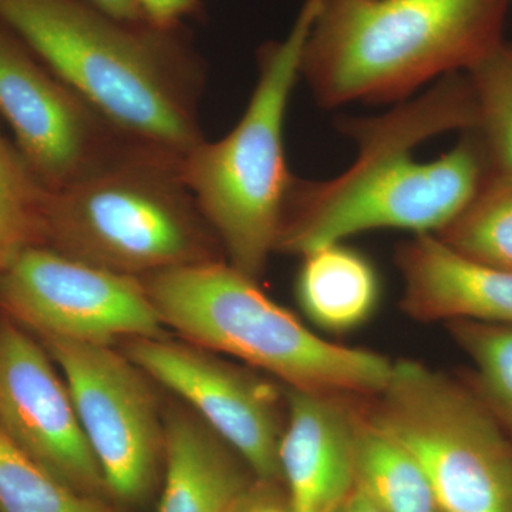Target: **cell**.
<instances>
[{
    "label": "cell",
    "instance_id": "ac0fdd59",
    "mask_svg": "<svg viewBox=\"0 0 512 512\" xmlns=\"http://www.w3.org/2000/svg\"><path fill=\"white\" fill-rule=\"evenodd\" d=\"M50 192L0 133V274L26 249L46 247Z\"/></svg>",
    "mask_w": 512,
    "mask_h": 512
},
{
    "label": "cell",
    "instance_id": "30bf717a",
    "mask_svg": "<svg viewBox=\"0 0 512 512\" xmlns=\"http://www.w3.org/2000/svg\"><path fill=\"white\" fill-rule=\"evenodd\" d=\"M0 116L47 190L83 180L131 143L0 23Z\"/></svg>",
    "mask_w": 512,
    "mask_h": 512
},
{
    "label": "cell",
    "instance_id": "ba28073f",
    "mask_svg": "<svg viewBox=\"0 0 512 512\" xmlns=\"http://www.w3.org/2000/svg\"><path fill=\"white\" fill-rule=\"evenodd\" d=\"M39 342L69 387L114 503L127 511L150 507L160 495L167 453L158 384L114 346Z\"/></svg>",
    "mask_w": 512,
    "mask_h": 512
},
{
    "label": "cell",
    "instance_id": "9c48e42d",
    "mask_svg": "<svg viewBox=\"0 0 512 512\" xmlns=\"http://www.w3.org/2000/svg\"><path fill=\"white\" fill-rule=\"evenodd\" d=\"M0 312L39 340L114 346L168 336L140 278L49 247L26 249L0 274Z\"/></svg>",
    "mask_w": 512,
    "mask_h": 512
},
{
    "label": "cell",
    "instance_id": "277c9868",
    "mask_svg": "<svg viewBox=\"0 0 512 512\" xmlns=\"http://www.w3.org/2000/svg\"><path fill=\"white\" fill-rule=\"evenodd\" d=\"M140 279L165 328L192 345L237 357L289 389L370 399L389 379V359L320 338L228 261Z\"/></svg>",
    "mask_w": 512,
    "mask_h": 512
},
{
    "label": "cell",
    "instance_id": "8992f818",
    "mask_svg": "<svg viewBox=\"0 0 512 512\" xmlns=\"http://www.w3.org/2000/svg\"><path fill=\"white\" fill-rule=\"evenodd\" d=\"M323 0H305L285 39L266 43L244 116L221 140H204L184 158L185 183L210 222L228 264L259 281L275 251L286 192L284 123L303 49Z\"/></svg>",
    "mask_w": 512,
    "mask_h": 512
},
{
    "label": "cell",
    "instance_id": "5bb4252c",
    "mask_svg": "<svg viewBox=\"0 0 512 512\" xmlns=\"http://www.w3.org/2000/svg\"><path fill=\"white\" fill-rule=\"evenodd\" d=\"M402 308L421 322L470 320L512 325V271L450 247L430 234L397 249Z\"/></svg>",
    "mask_w": 512,
    "mask_h": 512
},
{
    "label": "cell",
    "instance_id": "52a82bcc",
    "mask_svg": "<svg viewBox=\"0 0 512 512\" xmlns=\"http://www.w3.org/2000/svg\"><path fill=\"white\" fill-rule=\"evenodd\" d=\"M365 414L419 464L444 512H512V441L476 393L399 360Z\"/></svg>",
    "mask_w": 512,
    "mask_h": 512
},
{
    "label": "cell",
    "instance_id": "7c38bea8",
    "mask_svg": "<svg viewBox=\"0 0 512 512\" xmlns=\"http://www.w3.org/2000/svg\"><path fill=\"white\" fill-rule=\"evenodd\" d=\"M53 365L32 333L0 316V434L76 493L114 501Z\"/></svg>",
    "mask_w": 512,
    "mask_h": 512
},
{
    "label": "cell",
    "instance_id": "5b68a950",
    "mask_svg": "<svg viewBox=\"0 0 512 512\" xmlns=\"http://www.w3.org/2000/svg\"><path fill=\"white\" fill-rule=\"evenodd\" d=\"M183 163L131 147L96 173L50 192L46 247L134 278L225 261L220 239L185 183Z\"/></svg>",
    "mask_w": 512,
    "mask_h": 512
},
{
    "label": "cell",
    "instance_id": "cb8c5ba5",
    "mask_svg": "<svg viewBox=\"0 0 512 512\" xmlns=\"http://www.w3.org/2000/svg\"><path fill=\"white\" fill-rule=\"evenodd\" d=\"M144 19L161 29H178L181 20L192 15L200 0H138Z\"/></svg>",
    "mask_w": 512,
    "mask_h": 512
},
{
    "label": "cell",
    "instance_id": "6da1fadb",
    "mask_svg": "<svg viewBox=\"0 0 512 512\" xmlns=\"http://www.w3.org/2000/svg\"><path fill=\"white\" fill-rule=\"evenodd\" d=\"M340 124L359 157L333 180L292 178L275 251L303 256L372 229L439 234L493 177L468 74L441 77L382 117Z\"/></svg>",
    "mask_w": 512,
    "mask_h": 512
},
{
    "label": "cell",
    "instance_id": "484cf974",
    "mask_svg": "<svg viewBox=\"0 0 512 512\" xmlns=\"http://www.w3.org/2000/svg\"><path fill=\"white\" fill-rule=\"evenodd\" d=\"M338 512H384L380 510L379 507L375 503H373L372 498L369 497L365 493V491L360 490L359 487L355 484V488H353L352 493H350L349 497L346 498L345 503H343L342 507Z\"/></svg>",
    "mask_w": 512,
    "mask_h": 512
},
{
    "label": "cell",
    "instance_id": "9a60e30c",
    "mask_svg": "<svg viewBox=\"0 0 512 512\" xmlns=\"http://www.w3.org/2000/svg\"><path fill=\"white\" fill-rule=\"evenodd\" d=\"M164 416L167 453L157 512L227 511L256 478L251 468L181 400L165 402Z\"/></svg>",
    "mask_w": 512,
    "mask_h": 512
},
{
    "label": "cell",
    "instance_id": "3957f363",
    "mask_svg": "<svg viewBox=\"0 0 512 512\" xmlns=\"http://www.w3.org/2000/svg\"><path fill=\"white\" fill-rule=\"evenodd\" d=\"M512 0H323L301 74L326 109L403 100L504 42Z\"/></svg>",
    "mask_w": 512,
    "mask_h": 512
},
{
    "label": "cell",
    "instance_id": "7402d4cb",
    "mask_svg": "<svg viewBox=\"0 0 512 512\" xmlns=\"http://www.w3.org/2000/svg\"><path fill=\"white\" fill-rule=\"evenodd\" d=\"M467 74L477 99L476 130L493 175L512 180V42L504 40Z\"/></svg>",
    "mask_w": 512,
    "mask_h": 512
},
{
    "label": "cell",
    "instance_id": "7a4b0ae2",
    "mask_svg": "<svg viewBox=\"0 0 512 512\" xmlns=\"http://www.w3.org/2000/svg\"><path fill=\"white\" fill-rule=\"evenodd\" d=\"M0 23L131 143L184 160L205 140L201 67L178 29L120 22L82 0H0Z\"/></svg>",
    "mask_w": 512,
    "mask_h": 512
},
{
    "label": "cell",
    "instance_id": "44dd1931",
    "mask_svg": "<svg viewBox=\"0 0 512 512\" xmlns=\"http://www.w3.org/2000/svg\"><path fill=\"white\" fill-rule=\"evenodd\" d=\"M448 329L476 370V393L512 441V325L453 320Z\"/></svg>",
    "mask_w": 512,
    "mask_h": 512
},
{
    "label": "cell",
    "instance_id": "e0dca14e",
    "mask_svg": "<svg viewBox=\"0 0 512 512\" xmlns=\"http://www.w3.org/2000/svg\"><path fill=\"white\" fill-rule=\"evenodd\" d=\"M355 478L384 512H444L416 460L370 423L365 407L356 437Z\"/></svg>",
    "mask_w": 512,
    "mask_h": 512
},
{
    "label": "cell",
    "instance_id": "d4e9b609",
    "mask_svg": "<svg viewBox=\"0 0 512 512\" xmlns=\"http://www.w3.org/2000/svg\"><path fill=\"white\" fill-rule=\"evenodd\" d=\"M110 18L126 23H147L138 0H82Z\"/></svg>",
    "mask_w": 512,
    "mask_h": 512
},
{
    "label": "cell",
    "instance_id": "8fae6325",
    "mask_svg": "<svg viewBox=\"0 0 512 512\" xmlns=\"http://www.w3.org/2000/svg\"><path fill=\"white\" fill-rule=\"evenodd\" d=\"M120 350L197 413L256 478L282 484L278 448L286 419L285 389L218 353L170 336L127 340Z\"/></svg>",
    "mask_w": 512,
    "mask_h": 512
},
{
    "label": "cell",
    "instance_id": "d6986e66",
    "mask_svg": "<svg viewBox=\"0 0 512 512\" xmlns=\"http://www.w3.org/2000/svg\"><path fill=\"white\" fill-rule=\"evenodd\" d=\"M0 512H127L76 493L0 434Z\"/></svg>",
    "mask_w": 512,
    "mask_h": 512
},
{
    "label": "cell",
    "instance_id": "603a6c76",
    "mask_svg": "<svg viewBox=\"0 0 512 512\" xmlns=\"http://www.w3.org/2000/svg\"><path fill=\"white\" fill-rule=\"evenodd\" d=\"M225 512H292L284 485L254 478Z\"/></svg>",
    "mask_w": 512,
    "mask_h": 512
},
{
    "label": "cell",
    "instance_id": "2e32d148",
    "mask_svg": "<svg viewBox=\"0 0 512 512\" xmlns=\"http://www.w3.org/2000/svg\"><path fill=\"white\" fill-rule=\"evenodd\" d=\"M295 293L303 315L316 328L346 333L376 311L380 282L365 255L338 242L303 255Z\"/></svg>",
    "mask_w": 512,
    "mask_h": 512
},
{
    "label": "cell",
    "instance_id": "ffe728a7",
    "mask_svg": "<svg viewBox=\"0 0 512 512\" xmlns=\"http://www.w3.org/2000/svg\"><path fill=\"white\" fill-rule=\"evenodd\" d=\"M437 237L463 254L512 271V180L493 175Z\"/></svg>",
    "mask_w": 512,
    "mask_h": 512
},
{
    "label": "cell",
    "instance_id": "4fadbf2b",
    "mask_svg": "<svg viewBox=\"0 0 512 512\" xmlns=\"http://www.w3.org/2000/svg\"><path fill=\"white\" fill-rule=\"evenodd\" d=\"M285 399L278 460L292 512H338L356 484L363 407L352 402L356 397L289 387Z\"/></svg>",
    "mask_w": 512,
    "mask_h": 512
}]
</instances>
